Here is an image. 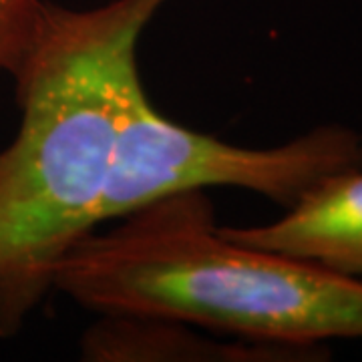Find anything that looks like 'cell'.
<instances>
[{
    "label": "cell",
    "instance_id": "1",
    "mask_svg": "<svg viewBox=\"0 0 362 362\" xmlns=\"http://www.w3.org/2000/svg\"><path fill=\"white\" fill-rule=\"evenodd\" d=\"M165 2H42L13 73L18 131L0 151V338L25 326L63 256L101 226L125 103L141 81L137 45Z\"/></svg>",
    "mask_w": 362,
    "mask_h": 362
},
{
    "label": "cell",
    "instance_id": "2",
    "mask_svg": "<svg viewBox=\"0 0 362 362\" xmlns=\"http://www.w3.org/2000/svg\"><path fill=\"white\" fill-rule=\"evenodd\" d=\"M119 220L81 238L57 266L54 290L81 308L274 344L362 338V280L226 238L204 189Z\"/></svg>",
    "mask_w": 362,
    "mask_h": 362
},
{
    "label": "cell",
    "instance_id": "3",
    "mask_svg": "<svg viewBox=\"0 0 362 362\" xmlns=\"http://www.w3.org/2000/svg\"><path fill=\"white\" fill-rule=\"evenodd\" d=\"M362 168V133L320 125L276 147H240L183 127L151 105L141 81L129 90L99 223L168 195L230 185L296 206L326 180Z\"/></svg>",
    "mask_w": 362,
    "mask_h": 362
},
{
    "label": "cell",
    "instance_id": "4",
    "mask_svg": "<svg viewBox=\"0 0 362 362\" xmlns=\"http://www.w3.org/2000/svg\"><path fill=\"white\" fill-rule=\"evenodd\" d=\"M218 228L233 242L362 280V168L320 183L278 221Z\"/></svg>",
    "mask_w": 362,
    "mask_h": 362
},
{
    "label": "cell",
    "instance_id": "5",
    "mask_svg": "<svg viewBox=\"0 0 362 362\" xmlns=\"http://www.w3.org/2000/svg\"><path fill=\"white\" fill-rule=\"evenodd\" d=\"M197 326L161 316L99 314L81 337V358L93 362H296L324 361L328 350L199 334Z\"/></svg>",
    "mask_w": 362,
    "mask_h": 362
},
{
    "label": "cell",
    "instance_id": "6",
    "mask_svg": "<svg viewBox=\"0 0 362 362\" xmlns=\"http://www.w3.org/2000/svg\"><path fill=\"white\" fill-rule=\"evenodd\" d=\"M45 0H0V71L13 75L39 23Z\"/></svg>",
    "mask_w": 362,
    "mask_h": 362
}]
</instances>
